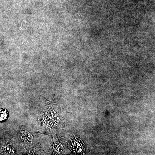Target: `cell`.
Instances as JSON below:
<instances>
[{
  "label": "cell",
  "mask_w": 155,
  "mask_h": 155,
  "mask_svg": "<svg viewBox=\"0 0 155 155\" xmlns=\"http://www.w3.org/2000/svg\"><path fill=\"white\" fill-rule=\"evenodd\" d=\"M8 112L6 109H0V122H4L8 118Z\"/></svg>",
  "instance_id": "1"
}]
</instances>
